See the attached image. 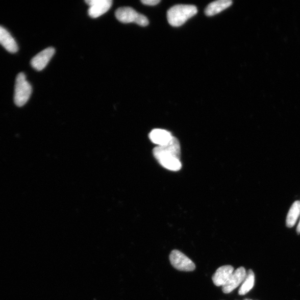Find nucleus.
I'll list each match as a JSON object with an SVG mask.
<instances>
[{"label": "nucleus", "mask_w": 300, "mask_h": 300, "mask_svg": "<svg viewBox=\"0 0 300 300\" xmlns=\"http://www.w3.org/2000/svg\"><path fill=\"white\" fill-rule=\"evenodd\" d=\"M197 12L196 6L190 5H177L167 11L168 23L173 27L182 26L187 20L194 16Z\"/></svg>", "instance_id": "1"}, {"label": "nucleus", "mask_w": 300, "mask_h": 300, "mask_svg": "<svg viewBox=\"0 0 300 300\" xmlns=\"http://www.w3.org/2000/svg\"><path fill=\"white\" fill-rule=\"evenodd\" d=\"M32 93V87L23 72L18 74L15 83L14 102L18 107H21L28 102Z\"/></svg>", "instance_id": "2"}, {"label": "nucleus", "mask_w": 300, "mask_h": 300, "mask_svg": "<svg viewBox=\"0 0 300 300\" xmlns=\"http://www.w3.org/2000/svg\"><path fill=\"white\" fill-rule=\"evenodd\" d=\"M115 16L118 21L124 23L134 22L141 27H146L149 23L145 16L138 13L130 7L118 9L115 12Z\"/></svg>", "instance_id": "3"}, {"label": "nucleus", "mask_w": 300, "mask_h": 300, "mask_svg": "<svg viewBox=\"0 0 300 300\" xmlns=\"http://www.w3.org/2000/svg\"><path fill=\"white\" fill-rule=\"evenodd\" d=\"M154 157L158 161L164 158H176L180 159L181 154L179 140L173 137L172 140L164 146H158L153 150Z\"/></svg>", "instance_id": "4"}, {"label": "nucleus", "mask_w": 300, "mask_h": 300, "mask_svg": "<svg viewBox=\"0 0 300 300\" xmlns=\"http://www.w3.org/2000/svg\"><path fill=\"white\" fill-rule=\"evenodd\" d=\"M170 261L173 267L180 271H192L196 268L191 260L177 249H174L171 253Z\"/></svg>", "instance_id": "5"}, {"label": "nucleus", "mask_w": 300, "mask_h": 300, "mask_svg": "<svg viewBox=\"0 0 300 300\" xmlns=\"http://www.w3.org/2000/svg\"><path fill=\"white\" fill-rule=\"evenodd\" d=\"M247 272L245 268L240 267L231 274L227 283L222 286V291L224 293H229L239 286L246 277Z\"/></svg>", "instance_id": "6"}, {"label": "nucleus", "mask_w": 300, "mask_h": 300, "mask_svg": "<svg viewBox=\"0 0 300 300\" xmlns=\"http://www.w3.org/2000/svg\"><path fill=\"white\" fill-rule=\"evenodd\" d=\"M90 6L88 13L92 18H97L107 12L111 7V0H86Z\"/></svg>", "instance_id": "7"}, {"label": "nucleus", "mask_w": 300, "mask_h": 300, "mask_svg": "<svg viewBox=\"0 0 300 300\" xmlns=\"http://www.w3.org/2000/svg\"><path fill=\"white\" fill-rule=\"evenodd\" d=\"M55 49L53 47H48L36 55L31 61V65L37 71L44 69L50 60L53 57Z\"/></svg>", "instance_id": "8"}, {"label": "nucleus", "mask_w": 300, "mask_h": 300, "mask_svg": "<svg viewBox=\"0 0 300 300\" xmlns=\"http://www.w3.org/2000/svg\"><path fill=\"white\" fill-rule=\"evenodd\" d=\"M234 271L232 266L225 265L218 268L212 276V279L215 285L223 286L227 283L231 274Z\"/></svg>", "instance_id": "9"}, {"label": "nucleus", "mask_w": 300, "mask_h": 300, "mask_svg": "<svg viewBox=\"0 0 300 300\" xmlns=\"http://www.w3.org/2000/svg\"><path fill=\"white\" fill-rule=\"evenodd\" d=\"M149 139L158 146L168 144L173 136L168 131L163 129H154L149 134Z\"/></svg>", "instance_id": "10"}, {"label": "nucleus", "mask_w": 300, "mask_h": 300, "mask_svg": "<svg viewBox=\"0 0 300 300\" xmlns=\"http://www.w3.org/2000/svg\"><path fill=\"white\" fill-rule=\"evenodd\" d=\"M0 44L11 53H15L18 47L13 37L8 30L0 26Z\"/></svg>", "instance_id": "11"}, {"label": "nucleus", "mask_w": 300, "mask_h": 300, "mask_svg": "<svg viewBox=\"0 0 300 300\" xmlns=\"http://www.w3.org/2000/svg\"><path fill=\"white\" fill-rule=\"evenodd\" d=\"M233 2L230 0H219L210 4L205 9V14L208 16H214L229 8Z\"/></svg>", "instance_id": "12"}, {"label": "nucleus", "mask_w": 300, "mask_h": 300, "mask_svg": "<svg viewBox=\"0 0 300 300\" xmlns=\"http://www.w3.org/2000/svg\"><path fill=\"white\" fill-rule=\"evenodd\" d=\"M300 215V202L296 201L292 204L286 218V225L292 228L295 224Z\"/></svg>", "instance_id": "13"}, {"label": "nucleus", "mask_w": 300, "mask_h": 300, "mask_svg": "<svg viewBox=\"0 0 300 300\" xmlns=\"http://www.w3.org/2000/svg\"><path fill=\"white\" fill-rule=\"evenodd\" d=\"M255 283V274L252 270H248L246 277L239 291V295H244L253 289Z\"/></svg>", "instance_id": "14"}, {"label": "nucleus", "mask_w": 300, "mask_h": 300, "mask_svg": "<svg viewBox=\"0 0 300 300\" xmlns=\"http://www.w3.org/2000/svg\"><path fill=\"white\" fill-rule=\"evenodd\" d=\"M159 163L166 169L178 171L182 167L179 159L176 158H168L162 159L158 161Z\"/></svg>", "instance_id": "15"}, {"label": "nucleus", "mask_w": 300, "mask_h": 300, "mask_svg": "<svg viewBox=\"0 0 300 300\" xmlns=\"http://www.w3.org/2000/svg\"><path fill=\"white\" fill-rule=\"evenodd\" d=\"M141 3L148 6H155L160 3V0H142Z\"/></svg>", "instance_id": "16"}, {"label": "nucleus", "mask_w": 300, "mask_h": 300, "mask_svg": "<svg viewBox=\"0 0 300 300\" xmlns=\"http://www.w3.org/2000/svg\"><path fill=\"white\" fill-rule=\"evenodd\" d=\"M297 232L298 234H300V221L298 224L297 228Z\"/></svg>", "instance_id": "17"}]
</instances>
